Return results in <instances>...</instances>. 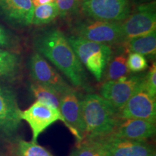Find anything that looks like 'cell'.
I'll return each instance as SVG.
<instances>
[{"instance_id": "obj_9", "label": "cell", "mask_w": 156, "mask_h": 156, "mask_svg": "<svg viewBox=\"0 0 156 156\" xmlns=\"http://www.w3.org/2000/svg\"><path fill=\"white\" fill-rule=\"evenodd\" d=\"M117 116L119 119H136L155 122V97L146 90L144 81L142 86L129 99Z\"/></svg>"}, {"instance_id": "obj_15", "label": "cell", "mask_w": 156, "mask_h": 156, "mask_svg": "<svg viewBox=\"0 0 156 156\" xmlns=\"http://www.w3.org/2000/svg\"><path fill=\"white\" fill-rule=\"evenodd\" d=\"M104 156H155V151L146 140L136 141L108 136Z\"/></svg>"}, {"instance_id": "obj_19", "label": "cell", "mask_w": 156, "mask_h": 156, "mask_svg": "<svg viewBox=\"0 0 156 156\" xmlns=\"http://www.w3.org/2000/svg\"><path fill=\"white\" fill-rule=\"evenodd\" d=\"M19 56L14 52L0 48V78L12 80L20 70Z\"/></svg>"}, {"instance_id": "obj_4", "label": "cell", "mask_w": 156, "mask_h": 156, "mask_svg": "<svg viewBox=\"0 0 156 156\" xmlns=\"http://www.w3.org/2000/svg\"><path fill=\"white\" fill-rule=\"evenodd\" d=\"M75 32L76 36L110 46L121 44L126 41L121 23L87 20L77 23Z\"/></svg>"}, {"instance_id": "obj_12", "label": "cell", "mask_w": 156, "mask_h": 156, "mask_svg": "<svg viewBox=\"0 0 156 156\" xmlns=\"http://www.w3.org/2000/svg\"><path fill=\"white\" fill-rule=\"evenodd\" d=\"M59 109L64 119V124L75 136L79 143L83 138V126L81 100L75 90L71 88L61 95Z\"/></svg>"}, {"instance_id": "obj_18", "label": "cell", "mask_w": 156, "mask_h": 156, "mask_svg": "<svg viewBox=\"0 0 156 156\" xmlns=\"http://www.w3.org/2000/svg\"><path fill=\"white\" fill-rule=\"evenodd\" d=\"M106 137L85 138L70 156H104Z\"/></svg>"}, {"instance_id": "obj_17", "label": "cell", "mask_w": 156, "mask_h": 156, "mask_svg": "<svg viewBox=\"0 0 156 156\" xmlns=\"http://www.w3.org/2000/svg\"><path fill=\"white\" fill-rule=\"evenodd\" d=\"M126 54L124 51L123 53L112 56L103 73L105 82L118 80L121 78L129 76L130 72L126 65Z\"/></svg>"}, {"instance_id": "obj_13", "label": "cell", "mask_w": 156, "mask_h": 156, "mask_svg": "<svg viewBox=\"0 0 156 156\" xmlns=\"http://www.w3.org/2000/svg\"><path fill=\"white\" fill-rule=\"evenodd\" d=\"M35 7L31 0H0V17L12 26L32 24Z\"/></svg>"}, {"instance_id": "obj_5", "label": "cell", "mask_w": 156, "mask_h": 156, "mask_svg": "<svg viewBox=\"0 0 156 156\" xmlns=\"http://www.w3.org/2000/svg\"><path fill=\"white\" fill-rule=\"evenodd\" d=\"M80 9L90 18L120 23L131 12L129 0H80Z\"/></svg>"}, {"instance_id": "obj_16", "label": "cell", "mask_w": 156, "mask_h": 156, "mask_svg": "<svg viewBox=\"0 0 156 156\" xmlns=\"http://www.w3.org/2000/svg\"><path fill=\"white\" fill-rule=\"evenodd\" d=\"M124 51L143 56H153L156 53V30L151 34L126 40L122 43Z\"/></svg>"}, {"instance_id": "obj_27", "label": "cell", "mask_w": 156, "mask_h": 156, "mask_svg": "<svg viewBox=\"0 0 156 156\" xmlns=\"http://www.w3.org/2000/svg\"><path fill=\"white\" fill-rule=\"evenodd\" d=\"M34 7L40 6L43 5H46L52 2H55V0H31Z\"/></svg>"}, {"instance_id": "obj_21", "label": "cell", "mask_w": 156, "mask_h": 156, "mask_svg": "<svg viewBox=\"0 0 156 156\" xmlns=\"http://www.w3.org/2000/svg\"><path fill=\"white\" fill-rule=\"evenodd\" d=\"M58 16V9L56 2L35 7L32 24L43 25L50 23Z\"/></svg>"}, {"instance_id": "obj_6", "label": "cell", "mask_w": 156, "mask_h": 156, "mask_svg": "<svg viewBox=\"0 0 156 156\" xmlns=\"http://www.w3.org/2000/svg\"><path fill=\"white\" fill-rule=\"evenodd\" d=\"M145 75L128 76L118 80L104 82L101 95L117 113L120 112L129 99L142 86Z\"/></svg>"}, {"instance_id": "obj_20", "label": "cell", "mask_w": 156, "mask_h": 156, "mask_svg": "<svg viewBox=\"0 0 156 156\" xmlns=\"http://www.w3.org/2000/svg\"><path fill=\"white\" fill-rule=\"evenodd\" d=\"M30 90L36 100L51 106L60 112L59 103L61 94L51 87L37 83L30 85Z\"/></svg>"}, {"instance_id": "obj_7", "label": "cell", "mask_w": 156, "mask_h": 156, "mask_svg": "<svg viewBox=\"0 0 156 156\" xmlns=\"http://www.w3.org/2000/svg\"><path fill=\"white\" fill-rule=\"evenodd\" d=\"M155 8V1L136 5V9L121 23L126 41L156 30Z\"/></svg>"}, {"instance_id": "obj_1", "label": "cell", "mask_w": 156, "mask_h": 156, "mask_svg": "<svg viewBox=\"0 0 156 156\" xmlns=\"http://www.w3.org/2000/svg\"><path fill=\"white\" fill-rule=\"evenodd\" d=\"M34 46L37 52L48 58L73 85L87 88V77L83 64L62 31L51 29L39 34L34 39Z\"/></svg>"}, {"instance_id": "obj_25", "label": "cell", "mask_w": 156, "mask_h": 156, "mask_svg": "<svg viewBox=\"0 0 156 156\" xmlns=\"http://www.w3.org/2000/svg\"><path fill=\"white\" fill-rule=\"evenodd\" d=\"M55 2L58 9V15L66 17L77 10L80 0H55Z\"/></svg>"}, {"instance_id": "obj_11", "label": "cell", "mask_w": 156, "mask_h": 156, "mask_svg": "<svg viewBox=\"0 0 156 156\" xmlns=\"http://www.w3.org/2000/svg\"><path fill=\"white\" fill-rule=\"evenodd\" d=\"M20 112L13 91L0 84V133L11 136L17 131L22 121Z\"/></svg>"}, {"instance_id": "obj_10", "label": "cell", "mask_w": 156, "mask_h": 156, "mask_svg": "<svg viewBox=\"0 0 156 156\" xmlns=\"http://www.w3.org/2000/svg\"><path fill=\"white\" fill-rule=\"evenodd\" d=\"M28 66L30 76L35 83L51 87L61 95L73 88L46 58L38 52L31 55Z\"/></svg>"}, {"instance_id": "obj_23", "label": "cell", "mask_w": 156, "mask_h": 156, "mask_svg": "<svg viewBox=\"0 0 156 156\" xmlns=\"http://www.w3.org/2000/svg\"><path fill=\"white\" fill-rule=\"evenodd\" d=\"M19 48V38L0 25V48L13 51Z\"/></svg>"}, {"instance_id": "obj_3", "label": "cell", "mask_w": 156, "mask_h": 156, "mask_svg": "<svg viewBox=\"0 0 156 156\" xmlns=\"http://www.w3.org/2000/svg\"><path fill=\"white\" fill-rule=\"evenodd\" d=\"M68 41L80 63L98 82L101 81L105 69L112 56V47L76 36L69 37Z\"/></svg>"}, {"instance_id": "obj_2", "label": "cell", "mask_w": 156, "mask_h": 156, "mask_svg": "<svg viewBox=\"0 0 156 156\" xmlns=\"http://www.w3.org/2000/svg\"><path fill=\"white\" fill-rule=\"evenodd\" d=\"M83 139L106 137L119 122L117 113L101 95L89 93L81 100Z\"/></svg>"}, {"instance_id": "obj_8", "label": "cell", "mask_w": 156, "mask_h": 156, "mask_svg": "<svg viewBox=\"0 0 156 156\" xmlns=\"http://www.w3.org/2000/svg\"><path fill=\"white\" fill-rule=\"evenodd\" d=\"M20 118L30 126L33 134L32 141L34 142H36L40 134L54 123L61 121L64 124L61 113L38 101L25 111H21Z\"/></svg>"}, {"instance_id": "obj_14", "label": "cell", "mask_w": 156, "mask_h": 156, "mask_svg": "<svg viewBox=\"0 0 156 156\" xmlns=\"http://www.w3.org/2000/svg\"><path fill=\"white\" fill-rule=\"evenodd\" d=\"M155 122L144 119H119L112 137L129 140L143 141L155 135Z\"/></svg>"}, {"instance_id": "obj_22", "label": "cell", "mask_w": 156, "mask_h": 156, "mask_svg": "<svg viewBox=\"0 0 156 156\" xmlns=\"http://www.w3.org/2000/svg\"><path fill=\"white\" fill-rule=\"evenodd\" d=\"M18 156H53L46 148L33 141L20 140L17 144Z\"/></svg>"}, {"instance_id": "obj_24", "label": "cell", "mask_w": 156, "mask_h": 156, "mask_svg": "<svg viewBox=\"0 0 156 156\" xmlns=\"http://www.w3.org/2000/svg\"><path fill=\"white\" fill-rule=\"evenodd\" d=\"M126 65L130 73H140L148 67L147 58L137 53L129 54L126 57Z\"/></svg>"}, {"instance_id": "obj_26", "label": "cell", "mask_w": 156, "mask_h": 156, "mask_svg": "<svg viewBox=\"0 0 156 156\" xmlns=\"http://www.w3.org/2000/svg\"><path fill=\"white\" fill-rule=\"evenodd\" d=\"M144 86L150 94L155 97L156 95V64H152L147 73L144 77Z\"/></svg>"}, {"instance_id": "obj_28", "label": "cell", "mask_w": 156, "mask_h": 156, "mask_svg": "<svg viewBox=\"0 0 156 156\" xmlns=\"http://www.w3.org/2000/svg\"><path fill=\"white\" fill-rule=\"evenodd\" d=\"M134 4H136V5H140L142 4H145V3H149L151 2L155 1V0H132Z\"/></svg>"}]
</instances>
